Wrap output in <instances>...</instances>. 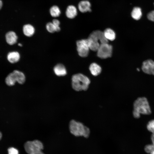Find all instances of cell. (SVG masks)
<instances>
[{"label":"cell","mask_w":154,"mask_h":154,"mask_svg":"<svg viewBox=\"0 0 154 154\" xmlns=\"http://www.w3.org/2000/svg\"><path fill=\"white\" fill-rule=\"evenodd\" d=\"M89 69L92 74L95 76L99 75L102 71L100 66L95 63H92L89 66Z\"/></svg>","instance_id":"cell-17"},{"label":"cell","mask_w":154,"mask_h":154,"mask_svg":"<svg viewBox=\"0 0 154 154\" xmlns=\"http://www.w3.org/2000/svg\"><path fill=\"white\" fill-rule=\"evenodd\" d=\"M147 17L149 20L154 22V10L148 13Z\"/></svg>","instance_id":"cell-26"},{"label":"cell","mask_w":154,"mask_h":154,"mask_svg":"<svg viewBox=\"0 0 154 154\" xmlns=\"http://www.w3.org/2000/svg\"><path fill=\"white\" fill-rule=\"evenodd\" d=\"M56 29V32H59L60 30V21L58 19H54L52 22Z\"/></svg>","instance_id":"cell-23"},{"label":"cell","mask_w":154,"mask_h":154,"mask_svg":"<svg viewBox=\"0 0 154 154\" xmlns=\"http://www.w3.org/2000/svg\"><path fill=\"white\" fill-rule=\"evenodd\" d=\"M5 37L6 42L10 45L16 44L18 38L16 34L12 31L7 32L5 34Z\"/></svg>","instance_id":"cell-10"},{"label":"cell","mask_w":154,"mask_h":154,"mask_svg":"<svg viewBox=\"0 0 154 154\" xmlns=\"http://www.w3.org/2000/svg\"><path fill=\"white\" fill-rule=\"evenodd\" d=\"M87 39L90 49L94 51H97L100 46V43L99 41L89 37Z\"/></svg>","instance_id":"cell-16"},{"label":"cell","mask_w":154,"mask_h":154,"mask_svg":"<svg viewBox=\"0 0 154 154\" xmlns=\"http://www.w3.org/2000/svg\"><path fill=\"white\" fill-rule=\"evenodd\" d=\"M69 128L71 133L75 136H83L87 138L90 135V130L88 127L82 123L74 119L70 121Z\"/></svg>","instance_id":"cell-3"},{"label":"cell","mask_w":154,"mask_h":154,"mask_svg":"<svg viewBox=\"0 0 154 154\" xmlns=\"http://www.w3.org/2000/svg\"><path fill=\"white\" fill-rule=\"evenodd\" d=\"M145 150L147 153H150L154 150V146L152 144L147 145L145 147Z\"/></svg>","instance_id":"cell-24"},{"label":"cell","mask_w":154,"mask_h":154,"mask_svg":"<svg viewBox=\"0 0 154 154\" xmlns=\"http://www.w3.org/2000/svg\"><path fill=\"white\" fill-rule=\"evenodd\" d=\"M3 5V3L1 0H0V9H1Z\"/></svg>","instance_id":"cell-28"},{"label":"cell","mask_w":154,"mask_h":154,"mask_svg":"<svg viewBox=\"0 0 154 154\" xmlns=\"http://www.w3.org/2000/svg\"><path fill=\"white\" fill-rule=\"evenodd\" d=\"M90 3L87 0H83L79 2L78 7L79 10L82 13L91 11Z\"/></svg>","instance_id":"cell-12"},{"label":"cell","mask_w":154,"mask_h":154,"mask_svg":"<svg viewBox=\"0 0 154 154\" xmlns=\"http://www.w3.org/2000/svg\"><path fill=\"white\" fill-rule=\"evenodd\" d=\"M105 38L108 40L113 41L116 38V34L114 31L110 28L106 29L103 32Z\"/></svg>","instance_id":"cell-19"},{"label":"cell","mask_w":154,"mask_h":154,"mask_svg":"<svg viewBox=\"0 0 154 154\" xmlns=\"http://www.w3.org/2000/svg\"><path fill=\"white\" fill-rule=\"evenodd\" d=\"M46 29L47 31L50 33H53L56 32V29L52 22L48 23L46 25Z\"/></svg>","instance_id":"cell-21"},{"label":"cell","mask_w":154,"mask_h":154,"mask_svg":"<svg viewBox=\"0 0 154 154\" xmlns=\"http://www.w3.org/2000/svg\"><path fill=\"white\" fill-rule=\"evenodd\" d=\"M77 50L79 55L81 57L87 56L90 48L87 39H82L76 42Z\"/></svg>","instance_id":"cell-7"},{"label":"cell","mask_w":154,"mask_h":154,"mask_svg":"<svg viewBox=\"0 0 154 154\" xmlns=\"http://www.w3.org/2000/svg\"></svg>","instance_id":"cell-33"},{"label":"cell","mask_w":154,"mask_h":154,"mask_svg":"<svg viewBox=\"0 0 154 154\" xmlns=\"http://www.w3.org/2000/svg\"><path fill=\"white\" fill-rule=\"evenodd\" d=\"M97 51L98 56L102 59H105L111 56L112 47L108 43L100 44Z\"/></svg>","instance_id":"cell-6"},{"label":"cell","mask_w":154,"mask_h":154,"mask_svg":"<svg viewBox=\"0 0 154 154\" xmlns=\"http://www.w3.org/2000/svg\"><path fill=\"white\" fill-rule=\"evenodd\" d=\"M53 71L54 74L58 76H65L67 73L66 68L64 65L62 64H58L54 67Z\"/></svg>","instance_id":"cell-11"},{"label":"cell","mask_w":154,"mask_h":154,"mask_svg":"<svg viewBox=\"0 0 154 154\" xmlns=\"http://www.w3.org/2000/svg\"><path fill=\"white\" fill-rule=\"evenodd\" d=\"M89 37L100 41V44L108 43V40L105 37L103 32L99 30H96L92 32L90 35Z\"/></svg>","instance_id":"cell-9"},{"label":"cell","mask_w":154,"mask_h":154,"mask_svg":"<svg viewBox=\"0 0 154 154\" xmlns=\"http://www.w3.org/2000/svg\"><path fill=\"white\" fill-rule=\"evenodd\" d=\"M147 128L148 131L154 133V119L149 121L147 125Z\"/></svg>","instance_id":"cell-22"},{"label":"cell","mask_w":154,"mask_h":154,"mask_svg":"<svg viewBox=\"0 0 154 154\" xmlns=\"http://www.w3.org/2000/svg\"><path fill=\"white\" fill-rule=\"evenodd\" d=\"M137 70L138 71H139L140 70L139 68H137Z\"/></svg>","instance_id":"cell-32"},{"label":"cell","mask_w":154,"mask_h":154,"mask_svg":"<svg viewBox=\"0 0 154 154\" xmlns=\"http://www.w3.org/2000/svg\"><path fill=\"white\" fill-rule=\"evenodd\" d=\"M150 154H154V150L152 152L150 153Z\"/></svg>","instance_id":"cell-31"},{"label":"cell","mask_w":154,"mask_h":154,"mask_svg":"<svg viewBox=\"0 0 154 154\" xmlns=\"http://www.w3.org/2000/svg\"><path fill=\"white\" fill-rule=\"evenodd\" d=\"M131 15L132 18L135 20H139L142 16L141 8L139 7H134L131 11Z\"/></svg>","instance_id":"cell-18"},{"label":"cell","mask_w":154,"mask_h":154,"mask_svg":"<svg viewBox=\"0 0 154 154\" xmlns=\"http://www.w3.org/2000/svg\"><path fill=\"white\" fill-rule=\"evenodd\" d=\"M24 34L27 37H31L34 34L35 29L34 27L30 24L24 25L23 28Z\"/></svg>","instance_id":"cell-14"},{"label":"cell","mask_w":154,"mask_h":154,"mask_svg":"<svg viewBox=\"0 0 154 154\" xmlns=\"http://www.w3.org/2000/svg\"><path fill=\"white\" fill-rule=\"evenodd\" d=\"M8 154H19V152L18 150L14 147L9 148L8 149Z\"/></svg>","instance_id":"cell-25"},{"label":"cell","mask_w":154,"mask_h":154,"mask_svg":"<svg viewBox=\"0 0 154 154\" xmlns=\"http://www.w3.org/2000/svg\"><path fill=\"white\" fill-rule=\"evenodd\" d=\"M152 144L154 146V133H152L151 137Z\"/></svg>","instance_id":"cell-27"},{"label":"cell","mask_w":154,"mask_h":154,"mask_svg":"<svg viewBox=\"0 0 154 154\" xmlns=\"http://www.w3.org/2000/svg\"><path fill=\"white\" fill-rule=\"evenodd\" d=\"M90 83V81L89 78L82 74H76L72 76V87L76 91L86 90Z\"/></svg>","instance_id":"cell-2"},{"label":"cell","mask_w":154,"mask_h":154,"mask_svg":"<svg viewBox=\"0 0 154 154\" xmlns=\"http://www.w3.org/2000/svg\"><path fill=\"white\" fill-rule=\"evenodd\" d=\"M25 80V76L23 73L18 70H15L7 75L5 79V82L8 86H12L16 82L23 84Z\"/></svg>","instance_id":"cell-4"},{"label":"cell","mask_w":154,"mask_h":154,"mask_svg":"<svg viewBox=\"0 0 154 154\" xmlns=\"http://www.w3.org/2000/svg\"><path fill=\"white\" fill-rule=\"evenodd\" d=\"M24 146L25 150L28 154H44L42 151L43 145L38 140L27 141Z\"/></svg>","instance_id":"cell-5"},{"label":"cell","mask_w":154,"mask_h":154,"mask_svg":"<svg viewBox=\"0 0 154 154\" xmlns=\"http://www.w3.org/2000/svg\"><path fill=\"white\" fill-rule=\"evenodd\" d=\"M77 14V9L75 6L70 5L68 6L66 11V15L68 18L73 19L76 16Z\"/></svg>","instance_id":"cell-15"},{"label":"cell","mask_w":154,"mask_h":154,"mask_svg":"<svg viewBox=\"0 0 154 154\" xmlns=\"http://www.w3.org/2000/svg\"><path fill=\"white\" fill-rule=\"evenodd\" d=\"M2 137V134L1 132H0V140L1 139Z\"/></svg>","instance_id":"cell-29"},{"label":"cell","mask_w":154,"mask_h":154,"mask_svg":"<svg viewBox=\"0 0 154 154\" xmlns=\"http://www.w3.org/2000/svg\"><path fill=\"white\" fill-rule=\"evenodd\" d=\"M50 13L51 15L54 17H59L61 13V11L59 7L57 6L54 5L50 9Z\"/></svg>","instance_id":"cell-20"},{"label":"cell","mask_w":154,"mask_h":154,"mask_svg":"<svg viewBox=\"0 0 154 154\" xmlns=\"http://www.w3.org/2000/svg\"><path fill=\"white\" fill-rule=\"evenodd\" d=\"M20 55L19 53L16 51L10 52L7 56V58L10 63L14 64L18 62L20 60Z\"/></svg>","instance_id":"cell-13"},{"label":"cell","mask_w":154,"mask_h":154,"mask_svg":"<svg viewBox=\"0 0 154 154\" xmlns=\"http://www.w3.org/2000/svg\"><path fill=\"white\" fill-rule=\"evenodd\" d=\"M133 115L138 118L141 114L149 115L151 113V109L147 99L145 97L137 98L133 103Z\"/></svg>","instance_id":"cell-1"},{"label":"cell","mask_w":154,"mask_h":154,"mask_svg":"<svg viewBox=\"0 0 154 154\" xmlns=\"http://www.w3.org/2000/svg\"><path fill=\"white\" fill-rule=\"evenodd\" d=\"M18 45L20 46H22V44H21V43H19L18 44Z\"/></svg>","instance_id":"cell-30"},{"label":"cell","mask_w":154,"mask_h":154,"mask_svg":"<svg viewBox=\"0 0 154 154\" xmlns=\"http://www.w3.org/2000/svg\"><path fill=\"white\" fill-rule=\"evenodd\" d=\"M141 69L144 73L154 75V61L151 59L144 61L142 63Z\"/></svg>","instance_id":"cell-8"}]
</instances>
